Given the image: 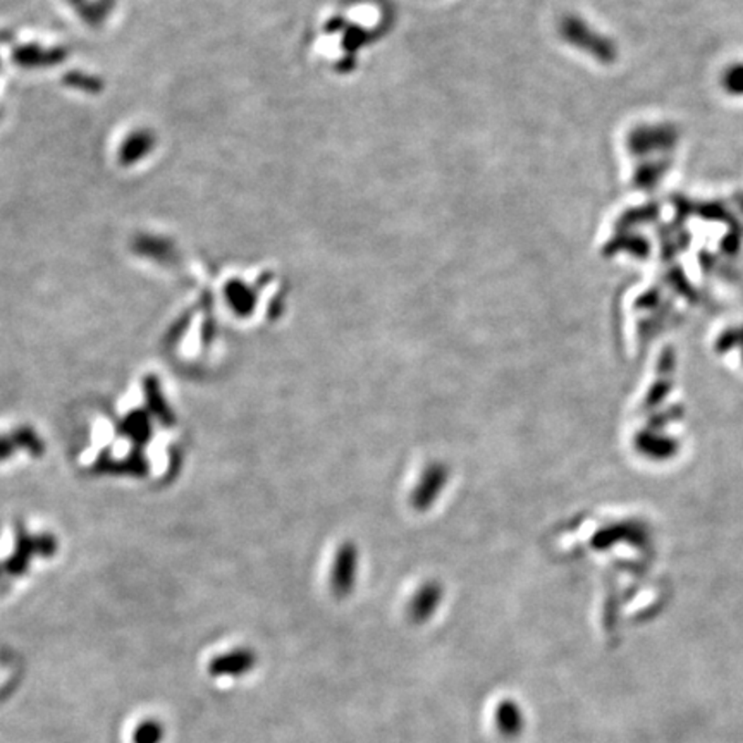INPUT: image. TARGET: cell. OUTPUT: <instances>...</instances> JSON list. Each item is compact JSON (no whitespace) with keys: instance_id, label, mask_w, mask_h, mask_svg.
I'll use <instances>...</instances> for the list:
<instances>
[{"instance_id":"4","label":"cell","mask_w":743,"mask_h":743,"mask_svg":"<svg viewBox=\"0 0 743 743\" xmlns=\"http://www.w3.org/2000/svg\"><path fill=\"white\" fill-rule=\"evenodd\" d=\"M495 725L504 737H516L524 728V716L513 700H503L495 709Z\"/></svg>"},{"instance_id":"8","label":"cell","mask_w":743,"mask_h":743,"mask_svg":"<svg viewBox=\"0 0 743 743\" xmlns=\"http://www.w3.org/2000/svg\"><path fill=\"white\" fill-rule=\"evenodd\" d=\"M17 448H16L15 440L13 438L9 436V438H0V462L2 460H7L9 456H13V452L16 451Z\"/></svg>"},{"instance_id":"7","label":"cell","mask_w":743,"mask_h":743,"mask_svg":"<svg viewBox=\"0 0 743 743\" xmlns=\"http://www.w3.org/2000/svg\"><path fill=\"white\" fill-rule=\"evenodd\" d=\"M146 399L148 407L152 409V415H155L162 422L169 423L173 420L171 409H167L165 401L162 399L161 387L159 382L154 377H148L145 382Z\"/></svg>"},{"instance_id":"6","label":"cell","mask_w":743,"mask_h":743,"mask_svg":"<svg viewBox=\"0 0 743 743\" xmlns=\"http://www.w3.org/2000/svg\"><path fill=\"white\" fill-rule=\"evenodd\" d=\"M122 434L128 438L134 439L136 442H146L150 434H152V427H150V419L145 411H133L132 415H128L122 420Z\"/></svg>"},{"instance_id":"5","label":"cell","mask_w":743,"mask_h":743,"mask_svg":"<svg viewBox=\"0 0 743 743\" xmlns=\"http://www.w3.org/2000/svg\"><path fill=\"white\" fill-rule=\"evenodd\" d=\"M17 64L25 68H35V66H48V64H58L66 58L62 50H45L40 47H23L16 52Z\"/></svg>"},{"instance_id":"1","label":"cell","mask_w":743,"mask_h":743,"mask_svg":"<svg viewBox=\"0 0 743 743\" xmlns=\"http://www.w3.org/2000/svg\"><path fill=\"white\" fill-rule=\"evenodd\" d=\"M257 656L249 649H236L228 654L214 657L208 664L212 676H233L239 678L255 668Z\"/></svg>"},{"instance_id":"3","label":"cell","mask_w":743,"mask_h":743,"mask_svg":"<svg viewBox=\"0 0 743 743\" xmlns=\"http://www.w3.org/2000/svg\"><path fill=\"white\" fill-rule=\"evenodd\" d=\"M440 598H442V594H440V590H439L438 587L429 585V587L422 589V590L413 598V600L409 602V621H413L415 625L425 623V621L432 616V612L438 610Z\"/></svg>"},{"instance_id":"2","label":"cell","mask_w":743,"mask_h":743,"mask_svg":"<svg viewBox=\"0 0 743 743\" xmlns=\"http://www.w3.org/2000/svg\"><path fill=\"white\" fill-rule=\"evenodd\" d=\"M155 145V136L146 130L134 132L122 142L119 148V162L126 167L133 165L134 162L145 159L146 155L154 150Z\"/></svg>"}]
</instances>
